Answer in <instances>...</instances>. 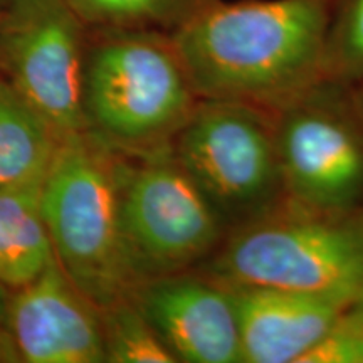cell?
Here are the masks:
<instances>
[{
  "mask_svg": "<svg viewBox=\"0 0 363 363\" xmlns=\"http://www.w3.org/2000/svg\"><path fill=\"white\" fill-rule=\"evenodd\" d=\"M62 138L0 76V190L43 180Z\"/></svg>",
  "mask_w": 363,
  "mask_h": 363,
  "instance_id": "cell-13",
  "label": "cell"
},
{
  "mask_svg": "<svg viewBox=\"0 0 363 363\" xmlns=\"http://www.w3.org/2000/svg\"><path fill=\"white\" fill-rule=\"evenodd\" d=\"M286 199L325 212L363 208V130L347 86L325 81L274 113Z\"/></svg>",
  "mask_w": 363,
  "mask_h": 363,
  "instance_id": "cell-7",
  "label": "cell"
},
{
  "mask_svg": "<svg viewBox=\"0 0 363 363\" xmlns=\"http://www.w3.org/2000/svg\"><path fill=\"white\" fill-rule=\"evenodd\" d=\"M88 34L69 0H4L0 6V76L61 136L86 130Z\"/></svg>",
  "mask_w": 363,
  "mask_h": 363,
  "instance_id": "cell-8",
  "label": "cell"
},
{
  "mask_svg": "<svg viewBox=\"0 0 363 363\" xmlns=\"http://www.w3.org/2000/svg\"><path fill=\"white\" fill-rule=\"evenodd\" d=\"M347 93L352 110L355 113V118L363 130V79H360L355 84L348 86Z\"/></svg>",
  "mask_w": 363,
  "mask_h": 363,
  "instance_id": "cell-19",
  "label": "cell"
},
{
  "mask_svg": "<svg viewBox=\"0 0 363 363\" xmlns=\"http://www.w3.org/2000/svg\"><path fill=\"white\" fill-rule=\"evenodd\" d=\"M121 165L123 153L81 130L62 138L43 180L54 256L98 306L135 286L121 230Z\"/></svg>",
  "mask_w": 363,
  "mask_h": 363,
  "instance_id": "cell-4",
  "label": "cell"
},
{
  "mask_svg": "<svg viewBox=\"0 0 363 363\" xmlns=\"http://www.w3.org/2000/svg\"><path fill=\"white\" fill-rule=\"evenodd\" d=\"M172 153L229 229L286 201L274 113L202 98L172 142Z\"/></svg>",
  "mask_w": 363,
  "mask_h": 363,
  "instance_id": "cell-5",
  "label": "cell"
},
{
  "mask_svg": "<svg viewBox=\"0 0 363 363\" xmlns=\"http://www.w3.org/2000/svg\"><path fill=\"white\" fill-rule=\"evenodd\" d=\"M325 78L347 88L363 79V0H337L326 45Z\"/></svg>",
  "mask_w": 363,
  "mask_h": 363,
  "instance_id": "cell-16",
  "label": "cell"
},
{
  "mask_svg": "<svg viewBox=\"0 0 363 363\" xmlns=\"http://www.w3.org/2000/svg\"><path fill=\"white\" fill-rule=\"evenodd\" d=\"M177 363H244L230 288L192 269L140 281L128 293Z\"/></svg>",
  "mask_w": 363,
  "mask_h": 363,
  "instance_id": "cell-9",
  "label": "cell"
},
{
  "mask_svg": "<svg viewBox=\"0 0 363 363\" xmlns=\"http://www.w3.org/2000/svg\"><path fill=\"white\" fill-rule=\"evenodd\" d=\"M106 363H177L130 296L101 306Z\"/></svg>",
  "mask_w": 363,
  "mask_h": 363,
  "instance_id": "cell-15",
  "label": "cell"
},
{
  "mask_svg": "<svg viewBox=\"0 0 363 363\" xmlns=\"http://www.w3.org/2000/svg\"><path fill=\"white\" fill-rule=\"evenodd\" d=\"M199 271L225 286L363 298V208L325 212L289 202L229 229Z\"/></svg>",
  "mask_w": 363,
  "mask_h": 363,
  "instance_id": "cell-3",
  "label": "cell"
},
{
  "mask_svg": "<svg viewBox=\"0 0 363 363\" xmlns=\"http://www.w3.org/2000/svg\"><path fill=\"white\" fill-rule=\"evenodd\" d=\"M337 0H216L172 34L201 99L276 113L325 83Z\"/></svg>",
  "mask_w": 363,
  "mask_h": 363,
  "instance_id": "cell-1",
  "label": "cell"
},
{
  "mask_svg": "<svg viewBox=\"0 0 363 363\" xmlns=\"http://www.w3.org/2000/svg\"><path fill=\"white\" fill-rule=\"evenodd\" d=\"M299 363H363V298L342 313Z\"/></svg>",
  "mask_w": 363,
  "mask_h": 363,
  "instance_id": "cell-17",
  "label": "cell"
},
{
  "mask_svg": "<svg viewBox=\"0 0 363 363\" xmlns=\"http://www.w3.org/2000/svg\"><path fill=\"white\" fill-rule=\"evenodd\" d=\"M6 298L7 291L0 288V363H21L19 353L12 342L6 321Z\"/></svg>",
  "mask_w": 363,
  "mask_h": 363,
  "instance_id": "cell-18",
  "label": "cell"
},
{
  "mask_svg": "<svg viewBox=\"0 0 363 363\" xmlns=\"http://www.w3.org/2000/svg\"><path fill=\"white\" fill-rule=\"evenodd\" d=\"M120 207L135 284L199 269L229 233L217 208L177 162L172 147L123 155Z\"/></svg>",
  "mask_w": 363,
  "mask_h": 363,
  "instance_id": "cell-6",
  "label": "cell"
},
{
  "mask_svg": "<svg viewBox=\"0 0 363 363\" xmlns=\"http://www.w3.org/2000/svg\"><path fill=\"white\" fill-rule=\"evenodd\" d=\"M244 363H299L357 299L256 286H227Z\"/></svg>",
  "mask_w": 363,
  "mask_h": 363,
  "instance_id": "cell-11",
  "label": "cell"
},
{
  "mask_svg": "<svg viewBox=\"0 0 363 363\" xmlns=\"http://www.w3.org/2000/svg\"><path fill=\"white\" fill-rule=\"evenodd\" d=\"M199 101L170 34L89 27L84 123L113 150L135 157L172 147Z\"/></svg>",
  "mask_w": 363,
  "mask_h": 363,
  "instance_id": "cell-2",
  "label": "cell"
},
{
  "mask_svg": "<svg viewBox=\"0 0 363 363\" xmlns=\"http://www.w3.org/2000/svg\"><path fill=\"white\" fill-rule=\"evenodd\" d=\"M91 29L174 34L216 0H69Z\"/></svg>",
  "mask_w": 363,
  "mask_h": 363,
  "instance_id": "cell-14",
  "label": "cell"
},
{
  "mask_svg": "<svg viewBox=\"0 0 363 363\" xmlns=\"http://www.w3.org/2000/svg\"><path fill=\"white\" fill-rule=\"evenodd\" d=\"M6 321L21 363H106L101 306L57 259L33 283L7 291Z\"/></svg>",
  "mask_w": 363,
  "mask_h": 363,
  "instance_id": "cell-10",
  "label": "cell"
},
{
  "mask_svg": "<svg viewBox=\"0 0 363 363\" xmlns=\"http://www.w3.org/2000/svg\"><path fill=\"white\" fill-rule=\"evenodd\" d=\"M43 180L0 190V288L6 291L33 283L56 259L43 214Z\"/></svg>",
  "mask_w": 363,
  "mask_h": 363,
  "instance_id": "cell-12",
  "label": "cell"
},
{
  "mask_svg": "<svg viewBox=\"0 0 363 363\" xmlns=\"http://www.w3.org/2000/svg\"><path fill=\"white\" fill-rule=\"evenodd\" d=\"M2 4H4V0H0V6H2Z\"/></svg>",
  "mask_w": 363,
  "mask_h": 363,
  "instance_id": "cell-20",
  "label": "cell"
}]
</instances>
